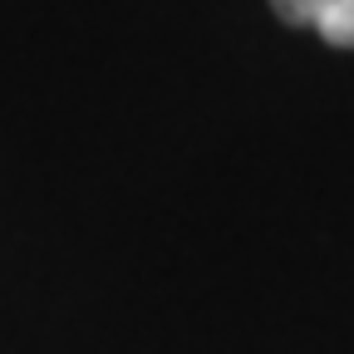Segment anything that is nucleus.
Segmentation results:
<instances>
[{
	"mask_svg": "<svg viewBox=\"0 0 354 354\" xmlns=\"http://www.w3.org/2000/svg\"><path fill=\"white\" fill-rule=\"evenodd\" d=\"M271 10L295 30H315L325 44L354 50V0H271Z\"/></svg>",
	"mask_w": 354,
	"mask_h": 354,
	"instance_id": "nucleus-1",
	"label": "nucleus"
}]
</instances>
